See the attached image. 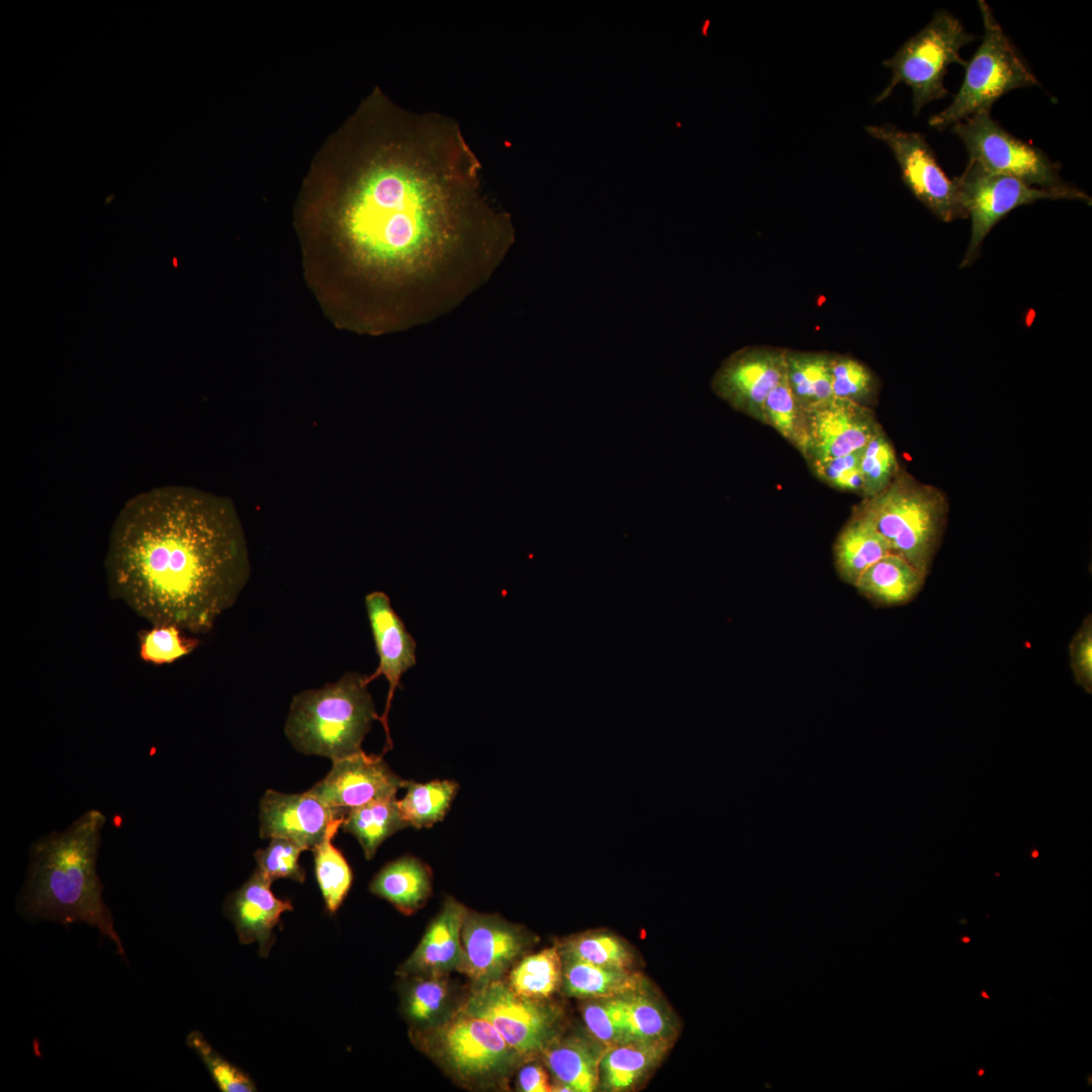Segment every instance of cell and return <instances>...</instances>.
Returning a JSON list of instances; mask_svg holds the SVG:
<instances>
[{"instance_id":"obj_37","label":"cell","mask_w":1092,"mask_h":1092,"mask_svg":"<svg viewBox=\"0 0 1092 1092\" xmlns=\"http://www.w3.org/2000/svg\"><path fill=\"white\" fill-rule=\"evenodd\" d=\"M832 392L834 397L868 406L876 395L877 379L861 362L842 355H832Z\"/></svg>"},{"instance_id":"obj_20","label":"cell","mask_w":1092,"mask_h":1092,"mask_svg":"<svg viewBox=\"0 0 1092 1092\" xmlns=\"http://www.w3.org/2000/svg\"><path fill=\"white\" fill-rule=\"evenodd\" d=\"M467 912L461 903L448 898L397 973L402 976L445 975L453 970L459 971L463 963L461 932Z\"/></svg>"},{"instance_id":"obj_27","label":"cell","mask_w":1092,"mask_h":1092,"mask_svg":"<svg viewBox=\"0 0 1092 1092\" xmlns=\"http://www.w3.org/2000/svg\"><path fill=\"white\" fill-rule=\"evenodd\" d=\"M561 983L569 995L595 998L638 992L642 985L640 977L629 969L602 967L576 960H565Z\"/></svg>"},{"instance_id":"obj_10","label":"cell","mask_w":1092,"mask_h":1092,"mask_svg":"<svg viewBox=\"0 0 1092 1092\" xmlns=\"http://www.w3.org/2000/svg\"><path fill=\"white\" fill-rule=\"evenodd\" d=\"M866 130L890 148L899 164L903 182L933 215L945 222L968 217L956 181L941 169L921 132L906 131L891 124L867 125Z\"/></svg>"},{"instance_id":"obj_34","label":"cell","mask_w":1092,"mask_h":1092,"mask_svg":"<svg viewBox=\"0 0 1092 1092\" xmlns=\"http://www.w3.org/2000/svg\"><path fill=\"white\" fill-rule=\"evenodd\" d=\"M860 470L863 498L882 492L900 471L894 446L883 428L862 448Z\"/></svg>"},{"instance_id":"obj_23","label":"cell","mask_w":1092,"mask_h":1092,"mask_svg":"<svg viewBox=\"0 0 1092 1092\" xmlns=\"http://www.w3.org/2000/svg\"><path fill=\"white\" fill-rule=\"evenodd\" d=\"M370 891L410 915L420 909L432 891V874L427 864L413 856L388 862L373 878Z\"/></svg>"},{"instance_id":"obj_46","label":"cell","mask_w":1092,"mask_h":1092,"mask_svg":"<svg viewBox=\"0 0 1092 1092\" xmlns=\"http://www.w3.org/2000/svg\"><path fill=\"white\" fill-rule=\"evenodd\" d=\"M980 995H981V997H983L985 999H990V996L987 994V992L985 990H982L980 992Z\"/></svg>"},{"instance_id":"obj_2","label":"cell","mask_w":1092,"mask_h":1092,"mask_svg":"<svg viewBox=\"0 0 1092 1092\" xmlns=\"http://www.w3.org/2000/svg\"><path fill=\"white\" fill-rule=\"evenodd\" d=\"M109 595L152 625L207 633L246 586L251 564L233 500L167 485L129 498L105 557Z\"/></svg>"},{"instance_id":"obj_35","label":"cell","mask_w":1092,"mask_h":1092,"mask_svg":"<svg viewBox=\"0 0 1092 1092\" xmlns=\"http://www.w3.org/2000/svg\"><path fill=\"white\" fill-rule=\"evenodd\" d=\"M564 960L618 969H630L633 958L628 947L616 936L606 933L584 934L564 943Z\"/></svg>"},{"instance_id":"obj_30","label":"cell","mask_w":1092,"mask_h":1092,"mask_svg":"<svg viewBox=\"0 0 1092 1092\" xmlns=\"http://www.w3.org/2000/svg\"><path fill=\"white\" fill-rule=\"evenodd\" d=\"M343 821L344 818L336 819L324 839L312 848L316 881L330 913L337 912L353 880L352 871L346 858L332 843Z\"/></svg>"},{"instance_id":"obj_19","label":"cell","mask_w":1092,"mask_h":1092,"mask_svg":"<svg viewBox=\"0 0 1092 1092\" xmlns=\"http://www.w3.org/2000/svg\"><path fill=\"white\" fill-rule=\"evenodd\" d=\"M271 882L256 870L251 878L224 901V914L233 922L240 941L257 942L259 953L268 956L274 943V928L282 913L292 910L287 900L277 898L270 889Z\"/></svg>"},{"instance_id":"obj_8","label":"cell","mask_w":1092,"mask_h":1092,"mask_svg":"<svg viewBox=\"0 0 1092 1092\" xmlns=\"http://www.w3.org/2000/svg\"><path fill=\"white\" fill-rule=\"evenodd\" d=\"M962 205L971 217L970 243L961 267L971 265L993 226L1013 209L1041 199H1069L1091 203L1090 197L1069 184L1059 189L1028 185L1017 178L986 170L969 161L965 171L954 178Z\"/></svg>"},{"instance_id":"obj_6","label":"cell","mask_w":1092,"mask_h":1092,"mask_svg":"<svg viewBox=\"0 0 1092 1092\" xmlns=\"http://www.w3.org/2000/svg\"><path fill=\"white\" fill-rule=\"evenodd\" d=\"M984 35L972 59L967 62L963 84L952 102L930 116V127L943 130L972 114L990 110L1004 94L1025 87L1040 86L1016 47L997 22L992 8L978 1Z\"/></svg>"},{"instance_id":"obj_14","label":"cell","mask_w":1092,"mask_h":1092,"mask_svg":"<svg viewBox=\"0 0 1092 1092\" xmlns=\"http://www.w3.org/2000/svg\"><path fill=\"white\" fill-rule=\"evenodd\" d=\"M438 1041L446 1063L464 1078L503 1072L517 1054L491 1023L464 1011L439 1031Z\"/></svg>"},{"instance_id":"obj_28","label":"cell","mask_w":1092,"mask_h":1092,"mask_svg":"<svg viewBox=\"0 0 1092 1092\" xmlns=\"http://www.w3.org/2000/svg\"><path fill=\"white\" fill-rule=\"evenodd\" d=\"M410 826L395 797L376 800L347 813L342 829L354 835L371 859L379 845L393 833Z\"/></svg>"},{"instance_id":"obj_3","label":"cell","mask_w":1092,"mask_h":1092,"mask_svg":"<svg viewBox=\"0 0 1092 1092\" xmlns=\"http://www.w3.org/2000/svg\"><path fill=\"white\" fill-rule=\"evenodd\" d=\"M105 820L100 811L89 810L64 831L52 832L31 845L18 909L29 919L93 926L124 956L97 874Z\"/></svg>"},{"instance_id":"obj_21","label":"cell","mask_w":1092,"mask_h":1092,"mask_svg":"<svg viewBox=\"0 0 1092 1092\" xmlns=\"http://www.w3.org/2000/svg\"><path fill=\"white\" fill-rule=\"evenodd\" d=\"M890 553L888 541L857 508L833 546L836 572L842 581L853 586L866 569Z\"/></svg>"},{"instance_id":"obj_29","label":"cell","mask_w":1092,"mask_h":1092,"mask_svg":"<svg viewBox=\"0 0 1092 1092\" xmlns=\"http://www.w3.org/2000/svg\"><path fill=\"white\" fill-rule=\"evenodd\" d=\"M613 1018L631 1040L668 1038L671 1025L655 1002L637 992L608 998Z\"/></svg>"},{"instance_id":"obj_31","label":"cell","mask_w":1092,"mask_h":1092,"mask_svg":"<svg viewBox=\"0 0 1092 1092\" xmlns=\"http://www.w3.org/2000/svg\"><path fill=\"white\" fill-rule=\"evenodd\" d=\"M406 794L397 801L399 810L410 826L431 827L448 812L459 786L454 781L436 780L426 784L405 781Z\"/></svg>"},{"instance_id":"obj_1","label":"cell","mask_w":1092,"mask_h":1092,"mask_svg":"<svg viewBox=\"0 0 1092 1092\" xmlns=\"http://www.w3.org/2000/svg\"><path fill=\"white\" fill-rule=\"evenodd\" d=\"M478 168L451 120L418 114L400 155L359 176L344 205L342 239L362 316L421 326L490 278L514 230L484 197Z\"/></svg>"},{"instance_id":"obj_47","label":"cell","mask_w":1092,"mask_h":1092,"mask_svg":"<svg viewBox=\"0 0 1092 1092\" xmlns=\"http://www.w3.org/2000/svg\"><path fill=\"white\" fill-rule=\"evenodd\" d=\"M984 1073H985L984 1069H980L977 1074H978V1076H983Z\"/></svg>"},{"instance_id":"obj_18","label":"cell","mask_w":1092,"mask_h":1092,"mask_svg":"<svg viewBox=\"0 0 1092 1092\" xmlns=\"http://www.w3.org/2000/svg\"><path fill=\"white\" fill-rule=\"evenodd\" d=\"M463 963L459 971L475 983L498 980L522 948L516 929L500 918L467 912L461 932Z\"/></svg>"},{"instance_id":"obj_32","label":"cell","mask_w":1092,"mask_h":1092,"mask_svg":"<svg viewBox=\"0 0 1092 1092\" xmlns=\"http://www.w3.org/2000/svg\"><path fill=\"white\" fill-rule=\"evenodd\" d=\"M561 981L562 962L556 947L524 958L510 975L512 990L520 996L534 1000L551 996Z\"/></svg>"},{"instance_id":"obj_13","label":"cell","mask_w":1092,"mask_h":1092,"mask_svg":"<svg viewBox=\"0 0 1092 1092\" xmlns=\"http://www.w3.org/2000/svg\"><path fill=\"white\" fill-rule=\"evenodd\" d=\"M404 784L382 755L367 754L361 749L333 761L330 772L308 791L345 817L352 809L395 797Z\"/></svg>"},{"instance_id":"obj_24","label":"cell","mask_w":1092,"mask_h":1092,"mask_svg":"<svg viewBox=\"0 0 1092 1092\" xmlns=\"http://www.w3.org/2000/svg\"><path fill=\"white\" fill-rule=\"evenodd\" d=\"M668 1038L631 1040L609 1048L600 1063L604 1087L622 1091L642 1079L663 1057Z\"/></svg>"},{"instance_id":"obj_42","label":"cell","mask_w":1092,"mask_h":1092,"mask_svg":"<svg viewBox=\"0 0 1092 1092\" xmlns=\"http://www.w3.org/2000/svg\"><path fill=\"white\" fill-rule=\"evenodd\" d=\"M1075 681L1087 693L1092 691V618L1087 616L1069 646Z\"/></svg>"},{"instance_id":"obj_16","label":"cell","mask_w":1092,"mask_h":1092,"mask_svg":"<svg viewBox=\"0 0 1092 1092\" xmlns=\"http://www.w3.org/2000/svg\"><path fill=\"white\" fill-rule=\"evenodd\" d=\"M367 616L379 658L374 672L365 676L366 685L380 675L388 681L385 708L378 720L386 736L383 753L392 748L389 733L388 714L391 702L400 679L407 669L416 665V641L406 630L404 623L392 609L390 600L383 592H372L365 597Z\"/></svg>"},{"instance_id":"obj_36","label":"cell","mask_w":1092,"mask_h":1092,"mask_svg":"<svg viewBox=\"0 0 1092 1092\" xmlns=\"http://www.w3.org/2000/svg\"><path fill=\"white\" fill-rule=\"evenodd\" d=\"M172 624L154 625L139 634V655L148 663L170 664L191 653L199 644L197 638L186 636Z\"/></svg>"},{"instance_id":"obj_7","label":"cell","mask_w":1092,"mask_h":1092,"mask_svg":"<svg viewBox=\"0 0 1092 1092\" xmlns=\"http://www.w3.org/2000/svg\"><path fill=\"white\" fill-rule=\"evenodd\" d=\"M975 39L976 35L966 30L953 14L945 9L935 11L925 27L883 62L893 74L875 102L884 101L899 83H904L912 90L913 112L917 115L924 105L948 95L943 84L947 68L953 63L966 67L960 51Z\"/></svg>"},{"instance_id":"obj_4","label":"cell","mask_w":1092,"mask_h":1092,"mask_svg":"<svg viewBox=\"0 0 1092 1092\" xmlns=\"http://www.w3.org/2000/svg\"><path fill=\"white\" fill-rule=\"evenodd\" d=\"M365 676L349 671L336 682L296 695L285 725L290 743L304 754L332 761L361 750L378 719Z\"/></svg>"},{"instance_id":"obj_38","label":"cell","mask_w":1092,"mask_h":1092,"mask_svg":"<svg viewBox=\"0 0 1092 1092\" xmlns=\"http://www.w3.org/2000/svg\"><path fill=\"white\" fill-rule=\"evenodd\" d=\"M186 1042L201 1059L220 1091H257L256 1085L249 1075L218 1054L199 1031H191L187 1035Z\"/></svg>"},{"instance_id":"obj_12","label":"cell","mask_w":1092,"mask_h":1092,"mask_svg":"<svg viewBox=\"0 0 1092 1092\" xmlns=\"http://www.w3.org/2000/svg\"><path fill=\"white\" fill-rule=\"evenodd\" d=\"M785 372L786 351L747 347L722 362L711 385L732 408L763 424L765 399Z\"/></svg>"},{"instance_id":"obj_9","label":"cell","mask_w":1092,"mask_h":1092,"mask_svg":"<svg viewBox=\"0 0 1092 1092\" xmlns=\"http://www.w3.org/2000/svg\"><path fill=\"white\" fill-rule=\"evenodd\" d=\"M964 143L969 161L986 170L1008 175L1035 187L1059 189L1068 186L1060 175L1061 166L1041 150L1005 130L990 110H982L951 125Z\"/></svg>"},{"instance_id":"obj_43","label":"cell","mask_w":1092,"mask_h":1092,"mask_svg":"<svg viewBox=\"0 0 1092 1092\" xmlns=\"http://www.w3.org/2000/svg\"><path fill=\"white\" fill-rule=\"evenodd\" d=\"M583 1020L587 1030L607 1048L628 1042V1039L611 1013L608 998L592 1002L583 1008Z\"/></svg>"},{"instance_id":"obj_5","label":"cell","mask_w":1092,"mask_h":1092,"mask_svg":"<svg viewBox=\"0 0 1092 1092\" xmlns=\"http://www.w3.org/2000/svg\"><path fill=\"white\" fill-rule=\"evenodd\" d=\"M888 541L895 553L927 575L940 543L947 514L941 490L898 472L876 496L857 507Z\"/></svg>"},{"instance_id":"obj_41","label":"cell","mask_w":1092,"mask_h":1092,"mask_svg":"<svg viewBox=\"0 0 1092 1092\" xmlns=\"http://www.w3.org/2000/svg\"><path fill=\"white\" fill-rule=\"evenodd\" d=\"M448 994L443 975H429L417 982L405 1000V1011L415 1021H428L442 1008Z\"/></svg>"},{"instance_id":"obj_39","label":"cell","mask_w":1092,"mask_h":1092,"mask_svg":"<svg viewBox=\"0 0 1092 1092\" xmlns=\"http://www.w3.org/2000/svg\"><path fill=\"white\" fill-rule=\"evenodd\" d=\"M303 850L289 839L273 837L266 848L255 852L257 870L271 883L277 879L303 883L305 872L298 862Z\"/></svg>"},{"instance_id":"obj_45","label":"cell","mask_w":1092,"mask_h":1092,"mask_svg":"<svg viewBox=\"0 0 1092 1092\" xmlns=\"http://www.w3.org/2000/svg\"><path fill=\"white\" fill-rule=\"evenodd\" d=\"M961 941H962L963 943H969V942H971V938H970L969 936H967V935H966V936H962V937H961Z\"/></svg>"},{"instance_id":"obj_26","label":"cell","mask_w":1092,"mask_h":1092,"mask_svg":"<svg viewBox=\"0 0 1092 1092\" xmlns=\"http://www.w3.org/2000/svg\"><path fill=\"white\" fill-rule=\"evenodd\" d=\"M832 355L786 351V378L797 402L805 411L829 400L832 392Z\"/></svg>"},{"instance_id":"obj_25","label":"cell","mask_w":1092,"mask_h":1092,"mask_svg":"<svg viewBox=\"0 0 1092 1092\" xmlns=\"http://www.w3.org/2000/svg\"><path fill=\"white\" fill-rule=\"evenodd\" d=\"M603 1054L597 1043L572 1036L548 1044L545 1059L557 1082L576 1092H592L599 1084Z\"/></svg>"},{"instance_id":"obj_44","label":"cell","mask_w":1092,"mask_h":1092,"mask_svg":"<svg viewBox=\"0 0 1092 1092\" xmlns=\"http://www.w3.org/2000/svg\"><path fill=\"white\" fill-rule=\"evenodd\" d=\"M519 1086L525 1092H548L551 1085L545 1070L538 1065H528L519 1073Z\"/></svg>"},{"instance_id":"obj_22","label":"cell","mask_w":1092,"mask_h":1092,"mask_svg":"<svg viewBox=\"0 0 1092 1092\" xmlns=\"http://www.w3.org/2000/svg\"><path fill=\"white\" fill-rule=\"evenodd\" d=\"M925 578L903 557L890 553L866 569L854 587L874 605L901 606L919 593Z\"/></svg>"},{"instance_id":"obj_40","label":"cell","mask_w":1092,"mask_h":1092,"mask_svg":"<svg viewBox=\"0 0 1092 1092\" xmlns=\"http://www.w3.org/2000/svg\"><path fill=\"white\" fill-rule=\"evenodd\" d=\"M861 449L852 453L807 462L813 474L834 489L862 495Z\"/></svg>"},{"instance_id":"obj_33","label":"cell","mask_w":1092,"mask_h":1092,"mask_svg":"<svg viewBox=\"0 0 1092 1092\" xmlns=\"http://www.w3.org/2000/svg\"><path fill=\"white\" fill-rule=\"evenodd\" d=\"M763 419L764 425L774 428L805 456L808 446L807 416L791 392L786 372L765 399Z\"/></svg>"},{"instance_id":"obj_15","label":"cell","mask_w":1092,"mask_h":1092,"mask_svg":"<svg viewBox=\"0 0 1092 1092\" xmlns=\"http://www.w3.org/2000/svg\"><path fill=\"white\" fill-rule=\"evenodd\" d=\"M806 416L807 462L857 451L882 428L869 406L838 397L807 411Z\"/></svg>"},{"instance_id":"obj_11","label":"cell","mask_w":1092,"mask_h":1092,"mask_svg":"<svg viewBox=\"0 0 1092 1092\" xmlns=\"http://www.w3.org/2000/svg\"><path fill=\"white\" fill-rule=\"evenodd\" d=\"M462 1011L491 1023L520 1055L546 1049L553 1036L555 1013L534 999L518 995L499 980L480 985Z\"/></svg>"},{"instance_id":"obj_17","label":"cell","mask_w":1092,"mask_h":1092,"mask_svg":"<svg viewBox=\"0 0 1092 1092\" xmlns=\"http://www.w3.org/2000/svg\"><path fill=\"white\" fill-rule=\"evenodd\" d=\"M259 817L261 838H286L304 850L320 843L336 819L345 818L309 791L283 794L273 790L262 797Z\"/></svg>"}]
</instances>
